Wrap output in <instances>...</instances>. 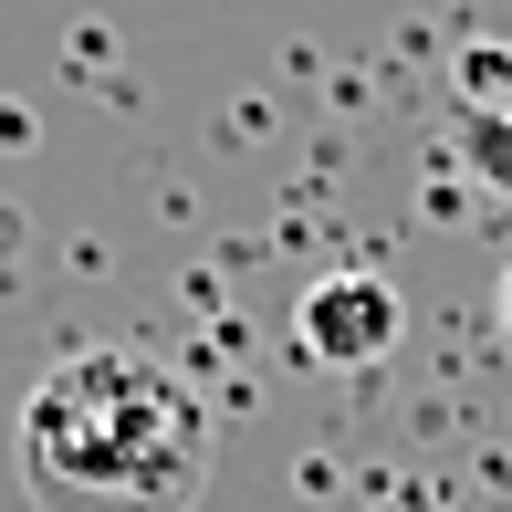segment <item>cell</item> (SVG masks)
Segmentation results:
<instances>
[{
  "mask_svg": "<svg viewBox=\"0 0 512 512\" xmlns=\"http://www.w3.org/2000/svg\"><path fill=\"white\" fill-rule=\"evenodd\" d=\"M11 460L32 512H199L220 439L178 366L136 345H84L21 398Z\"/></svg>",
  "mask_w": 512,
  "mask_h": 512,
  "instance_id": "6da1fadb",
  "label": "cell"
},
{
  "mask_svg": "<svg viewBox=\"0 0 512 512\" xmlns=\"http://www.w3.org/2000/svg\"><path fill=\"white\" fill-rule=\"evenodd\" d=\"M408 335V304L387 272H324L304 283V304H293V345H304V366H387Z\"/></svg>",
  "mask_w": 512,
  "mask_h": 512,
  "instance_id": "7a4b0ae2",
  "label": "cell"
},
{
  "mask_svg": "<svg viewBox=\"0 0 512 512\" xmlns=\"http://www.w3.org/2000/svg\"><path fill=\"white\" fill-rule=\"evenodd\" d=\"M460 147H471V168L492 178V189H512V115L502 105H471V115H460Z\"/></svg>",
  "mask_w": 512,
  "mask_h": 512,
  "instance_id": "3957f363",
  "label": "cell"
},
{
  "mask_svg": "<svg viewBox=\"0 0 512 512\" xmlns=\"http://www.w3.org/2000/svg\"><path fill=\"white\" fill-rule=\"evenodd\" d=\"M502 335H512V272H502Z\"/></svg>",
  "mask_w": 512,
  "mask_h": 512,
  "instance_id": "277c9868",
  "label": "cell"
}]
</instances>
